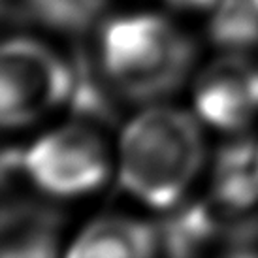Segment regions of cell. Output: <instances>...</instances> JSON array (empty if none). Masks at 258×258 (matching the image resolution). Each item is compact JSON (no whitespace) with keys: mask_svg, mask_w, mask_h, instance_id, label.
<instances>
[{"mask_svg":"<svg viewBox=\"0 0 258 258\" xmlns=\"http://www.w3.org/2000/svg\"><path fill=\"white\" fill-rule=\"evenodd\" d=\"M219 47L239 53L258 45V8L252 0H219L209 25Z\"/></svg>","mask_w":258,"mask_h":258,"instance_id":"8","label":"cell"},{"mask_svg":"<svg viewBox=\"0 0 258 258\" xmlns=\"http://www.w3.org/2000/svg\"><path fill=\"white\" fill-rule=\"evenodd\" d=\"M30 181L53 196H81L98 188L109 172L102 138L87 124H68L40 138L25 155Z\"/></svg>","mask_w":258,"mask_h":258,"instance_id":"4","label":"cell"},{"mask_svg":"<svg viewBox=\"0 0 258 258\" xmlns=\"http://www.w3.org/2000/svg\"><path fill=\"white\" fill-rule=\"evenodd\" d=\"M60 217L30 200H14L2 209V256L43 258L57 252Z\"/></svg>","mask_w":258,"mask_h":258,"instance_id":"6","label":"cell"},{"mask_svg":"<svg viewBox=\"0 0 258 258\" xmlns=\"http://www.w3.org/2000/svg\"><path fill=\"white\" fill-rule=\"evenodd\" d=\"M74 74L43 43L14 38L0 60V111L4 126L36 121L72 96Z\"/></svg>","mask_w":258,"mask_h":258,"instance_id":"3","label":"cell"},{"mask_svg":"<svg viewBox=\"0 0 258 258\" xmlns=\"http://www.w3.org/2000/svg\"><path fill=\"white\" fill-rule=\"evenodd\" d=\"M106 78L132 100H155L173 93L192 66L190 40L158 15H126L102 32Z\"/></svg>","mask_w":258,"mask_h":258,"instance_id":"2","label":"cell"},{"mask_svg":"<svg viewBox=\"0 0 258 258\" xmlns=\"http://www.w3.org/2000/svg\"><path fill=\"white\" fill-rule=\"evenodd\" d=\"M252 2H254V4H256V8H258V0H252Z\"/></svg>","mask_w":258,"mask_h":258,"instance_id":"12","label":"cell"},{"mask_svg":"<svg viewBox=\"0 0 258 258\" xmlns=\"http://www.w3.org/2000/svg\"><path fill=\"white\" fill-rule=\"evenodd\" d=\"M204 121L222 130H241L258 113V68L239 53L206 68L194 89Z\"/></svg>","mask_w":258,"mask_h":258,"instance_id":"5","label":"cell"},{"mask_svg":"<svg viewBox=\"0 0 258 258\" xmlns=\"http://www.w3.org/2000/svg\"><path fill=\"white\" fill-rule=\"evenodd\" d=\"M217 232L213 213L204 206L185 209L173 217L164 230V243L173 254H192L208 245Z\"/></svg>","mask_w":258,"mask_h":258,"instance_id":"10","label":"cell"},{"mask_svg":"<svg viewBox=\"0 0 258 258\" xmlns=\"http://www.w3.org/2000/svg\"><path fill=\"white\" fill-rule=\"evenodd\" d=\"M219 0H168L177 10H188V12H200V10H213Z\"/></svg>","mask_w":258,"mask_h":258,"instance_id":"11","label":"cell"},{"mask_svg":"<svg viewBox=\"0 0 258 258\" xmlns=\"http://www.w3.org/2000/svg\"><path fill=\"white\" fill-rule=\"evenodd\" d=\"M30 17L62 32H83L106 10L108 0H23Z\"/></svg>","mask_w":258,"mask_h":258,"instance_id":"9","label":"cell"},{"mask_svg":"<svg viewBox=\"0 0 258 258\" xmlns=\"http://www.w3.org/2000/svg\"><path fill=\"white\" fill-rule=\"evenodd\" d=\"M158 243L149 224L124 217H104L91 222L72 243L70 256H149Z\"/></svg>","mask_w":258,"mask_h":258,"instance_id":"7","label":"cell"},{"mask_svg":"<svg viewBox=\"0 0 258 258\" xmlns=\"http://www.w3.org/2000/svg\"><path fill=\"white\" fill-rule=\"evenodd\" d=\"M204 162V138L185 111L153 108L132 119L121 140V183L157 209L172 208Z\"/></svg>","mask_w":258,"mask_h":258,"instance_id":"1","label":"cell"}]
</instances>
